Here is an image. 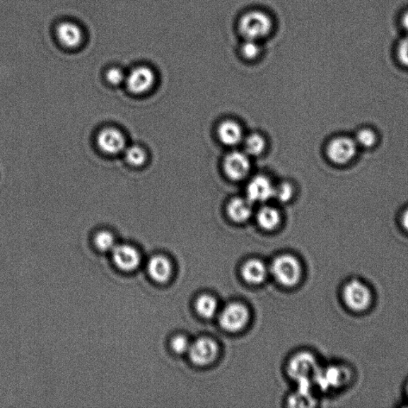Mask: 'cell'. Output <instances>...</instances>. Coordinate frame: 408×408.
Instances as JSON below:
<instances>
[{"label": "cell", "mask_w": 408, "mask_h": 408, "mask_svg": "<svg viewBox=\"0 0 408 408\" xmlns=\"http://www.w3.org/2000/svg\"><path fill=\"white\" fill-rule=\"evenodd\" d=\"M241 54L247 60H255L262 53V47L258 41L245 40L240 49Z\"/></svg>", "instance_id": "cell-23"}, {"label": "cell", "mask_w": 408, "mask_h": 408, "mask_svg": "<svg viewBox=\"0 0 408 408\" xmlns=\"http://www.w3.org/2000/svg\"><path fill=\"white\" fill-rule=\"evenodd\" d=\"M293 185L288 182H284V183L275 187L274 197L281 203H287L293 198Z\"/></svg>", "instance_id": "cell-25"}, {"label": "cell", "mask_w": 408, "mask_h": 408, "mask_svg": "<svg viewBox=\"0 0 408 408\" xmlns=\"http://www.w3.org/2000/svg\"><path fill=\"white\" fill-rule=\"evenodd\" d=\"M267 147L265 138L260 134H251L244 140L245 153L248 156H259Z\"/></svg>", "instance_id": "cell-21"}, {"label": "cell", "mask_w": 408, "mask_h": 408, "mask_svg": "<svg viewBox=\"0 0 408 408\" xmlns=\"http://www.w3.org/2000/svg\"><path fill=\"white\" fill-rule=\"evenodd\" d=\"M402 24H403V27L408 31V11L403 16L402 18Z\"/></svg>", "instance_id": "cell-30"}, {"label": "cell", "mask_w": 408, "mask_h": 408, "mask_svg": "<svg viewBox=\"0 0 408 408\" xmlns=\"http://www.w3.org/2000/svg\"><path fill=\"white\" fill-rule=\"evenodd\" d=\"M217 134L219 141L227 146H238L243 141L241 125L233 120H226L219 124Z\"/></svg>", "instance_id": "cell-13"}, {"label": "cell", "mask_w": 408, "mask_h": 408, "mask_svg": "<svg viewBox=\"0 0 408 408\" xmlns=\"http://www.w3.org/2000/svg\"><path fill=\"white\" fill-rule=\"evenodd\" d=\"M274 23L271 16L260 10L246 12L240 18L238 30L245 40L258 41L272 34Z\"/></svg>", "instance_id": "cell-1"}, {"label": "cell", "mask_w": 408, "mask_h": 408, "mask_svg": "<svg viewBox=\"0 0 408 408\" xmlns=\"http://www.w3.org/2000/svg\"><path fill=\"white\" fill-rule=\"evenodd\" d=\"M94 243L102 251H111L117 245L115 235L108 231H99L94 238Z\"/></svg>", "instance_id": "cell-22"}, {"label": "cell", "mask_w": 408, "mask_h": 408, "mask_svg": "<svg viewBox=\"0 0 408 408\" xmlns=\"http://www.w3.org/2000/svg\"><path fill=\"white\" fill-rule=\"evenodd\" d=\"M268 269L264 263L259 260H250L245 262L242 267V277L250 284L258 285L264 281Z\"/></svg>", "instance_id": "cell-17"}, {"label": "cell", "mask_w": 408, "mask_h": 408, "mask_svg": "<svg viewBox=\"0 0 408 408\" xmlns=\"http://www.w3.org/2000/svg\"><path fill=\"white\" fill-rule=\"evenodd\" d=\"M191 361L197 366L210 365L218 353L217 344L208 337H201L191 344L190 350Z\"/></svg>", "instance_id": "cell-9"}, {"label": "cell", "mask_w": 408, "mask_h": 408, "mask_svg": "<svg viewBox=\"0 0 408 408\" xmlns=\"http://www.w3.org/2000/svg\"><path fill=\"white\" fill-rule=\"evenodd\" d=\"M397 55L401 64L408 67V35L399 43Z\"/></svg>", "instance_id": "cell-28"}, {"label": "cell", "mask_w": 408, "mask_h": 408, "mask_svg": "<svg viewBox=\"0 0 408 408\" xmlns=\"http://www.w3.org/2000/svg\"><path fill=\"white\" fill-rule=\"evenodd\" d=\"M315 359L308 354H300L293 356L288 366V373L291 378L297 380L307 379L313 370Z\"/></svg>", "instance_id": "cell-14"}, {"label": "cell", "mask_w": 408, "mask_h": 408, "mask_svg": "<svg viewBox=\"0 0 408 408\" xmlns=\"http://www.w3.org/2000/svg\"><path fill=\"white\" fill-rule=\"evenodd\" d=\"M196 310L198 315L204 318H211L218 310L217 301L209 294H203L197 299Z\"/></svg>", "instance_id": "cell-19"}, {"label": "cell", "mask_w": 408, "mask_h": 408, "mask_svg": "<svg viewBox=\"0 0 408 408\" xmlns=\"http://www.w3.org/2000/svg\"><path fill=\"white\" fill-rule=\"evenodd\" d=\"M56 35L62 45L69 49L78 47L83 40V30L78 25L72 22L59 24L56 30Z\"/></svg>", "instance_id": "cell-12"}, {"label": "cell", "mask_w": 408, "mask_h": 408, "mask_svg": "<svg viewBox=\"0 0 408 408\" xmlns=\"http://www.w3.org/2000/svg\"><path fill=\"white\" fill-rule=\"evenodd\" d=\"M123 153L125 160L134 167H141L146 164L148 160L146 150L141 146H137V144L127 146Z\"/></svg>", "instance_id": "cell-20"}, {"label": "cell", "mask_w": 408, "mask_h": 408, "mask_svg": "<svg viewBox=\"0 0 408 408\" xmlns=\"http://www.w3.org/2000/svg\"><path fill=\"white\" fill-rule=\"evenodd\" d=\"M191 343L187 338L183 335H178L173 337L171 342V348L177 354H184L190 350Z\"/></svg>", "instance_id": "cell-26"}, {"label": "cell", "mask_w": 408, "mask_h": 408, "mask_svg": "<svg viewBox=\"0 0 408 408\" xmlns=\"http://www.w3.org/2000/svg\"><path fill=\"white\" fill-rule=\"evenodd\" d=\"M355 141L357 146L363 148H371L376 142V135L372 129H363L356 134Z\"/></svg>", "instance_id": "cell-24"}, {"label": "cell", "mask_w": 408, "mask_h": 408, "mask_svg": "<svg viewBox=\"0 0 408 408\" xmlns=\"http://www.w3.org/2000/svg\"><path fill=\"white\" fill-rule=\"evenodd\" d=\"M127 75L121 70V69L115 67L111 68L106 73V79L112 86H120L124 83Z\"/></svg>", "instance_id": "cell-27"}, {"label": "cell", "mask_w": 408, "mask_h": 408, "mask_svg": "<svg viewBox=\"0 0 408 408\" xmlns=\"http://www.w3.org/2000/svg\"><path fill=\"white\" fill-rule=\"evenodd\" d=\"M249 311L243 304L233 303L226 305L218 317L221 327L231 332L243 330L248 322Z\"/></svg>", "instance_id": "cell-4"}, {"label": "cell", "mask_w": 408, "mask_h": 408, "mask_svg": "<svg viewBox=\"0 0 408 408\" xmlns=\"http://www.w3.org/2000/svg\"><path fill=\"white\" fill-rule=\"evenodd\" d=\"M124 83L130 93L142 95L153 89L156 83V74L148 66H138L127 75Z\"/></svg>", "instance_id": "cell-5"}, {"label": "cell", "mask_w": 408, "mask_h": 408, "mask_svg": "<svg viewBox=\"0 0 408 408\" xmlns=\"http://www.w3.org/2000/svg\"><path fill=\"white\" fill-rule=\"evenodd\" d=\"M147 269L151 279L159 284L168 281L173 272L171 262L161 255L153 257L148 261Z\"/></svg>", "instance_id": "cell-16"}, {"label": "cell", "mask_w": 408, "mask_h": 408, "mask_svg": "<svg viewBox=\"0 0 408 408\" xmlns=\"http://www.w3.org/2000/svg\"><path fill=\"white\" fill-rule=\"evenodd\" d=\"M275 186L266 175H258L251 179L247 187V198L251 203H265L274 198Z\"/></svg>", "instance_id": "cell-10"}, {"label": "cell", "mask_w": 408, "mask_h": 408, "mask_svg": "<svg viewBox=\"0 0 408 408\" xmlns=\"http://www.w3.org/2000/svg\"><path fill=\"white\" fill-rule=\"evenodd\" d=\"M256 219L261 228L273 231L278 228L281 222V215L277 209L264 206L257 213Z\"/></svg>", "instance_id": "cell-18"}, {"label": "cell", "mask_w": 408, "mask_h": 408, "mask_svg": "<svg viewBox=\"0 0 408 408\" xmlns=\"http://www.w3.org/2000/svg\"><path fill=\"white\" fill-rule=\"evenodd\" d=\"M98 146L102 152L108 155H117L127 147V138L121 130L108 127L100 131L97 136Z\"/></svg>", "instance_id": "cell-7"}, {"label": "cell", "mask_w": 408, "mask_h": 408, "mask_svg": "<svg viewBox=\"0 0 408 408\" xmlns=\"http://www.w3.org/2000/svg\"><path fill=\"white\" fill-rule=\"evenodd\" d=\"M269 272L279 284L286 287L297 285L301 277L300 262L291 255H282L275 258Z\"/></svg>", "instance_id": "cell-3"}, {"label": "cell", "mask_w": 408, "mask_h": 408, "mask_svg": "<svg viewBox=\"0 0 408 408\" xmlns=\"http://www.w3.org/2000/svg\"><path fill=\"white\" fill-rule=\"evenodd\" d=\"M342 298L345 305L351 311L362 313L368 310L373 303V293L363 281L351 280L344 285Z\"/></svg>", "instance_id": "cell-2"}, {"label": "cell", "mask_w": 408, "mask_h": 408, "mask_svg": "<svg viewBox=\"0 0 408 408\" xmlns=\"http://www.w3.org/2000/svg\"><path fill=\"white\" fill-rule=\"evenodd\" d=\"M252 203L246 198L232 199L228 204V215L232 221L243 223L249 221L253 213Z\"/></svg>", "instance_id": "cell-15"}, {"label": "cell", "mask_w": 408, "mask_h": 408, "mask_svg": "<svg viewBox=\"0 0 408 408\" xmlns=\"http://www.w3.org/2000/svg\"><path fill=\"white\" fill-rule=\"evenodd\" d=\"M112 260L122 271L134 272L141 264V255L129 244H117L112 250Z\"/></svg>", "instance_id": "cell-11"}, {"label": "cell", "mask_w": 408, "mask_h": 408, "mask_svg": "<svg viewBox=\"0 0 408 408\" xmlns=\"http://www.w3.org/2000/svg\"><path fill=\"white\" fill-rule=\"evenodd\" d=\"M223 167L229 179L242 180L247 177L250 171L249 156L240 151H233L225 156Z\"/></svg>", "instance_id": "cell-8"}, {"label": "cell", "mask_w": 408, "mask_h": 408, "mask_svg": "<svg viewBox=\"0 0 408 408\" xmlns=\"http://www.w3.org/2000/svg\"><path fill=\"white\" fill-rule=\"evenodd\" d=\"M355 140L348 136L337 137L329 144L326 153L329 159L336 165L348 164L355 158L357 151Z\"/></svg>", "instance_id": "cell-6"}, {"label": "cell", "mask_w": 408, "mask_h": 408, "mask_svg": "<svg viewBox=\"0 0 408 408\" xmlns=\"http://www.w3.org/2000/svg\"><path fill=\"white\" fill-rule=\"evenodd\" d=\"M401 223L404 228L408 231V209H407L404 212L403 216H402Z\"/></svg>", "instance_id": "cell-29"}]
</instances>
